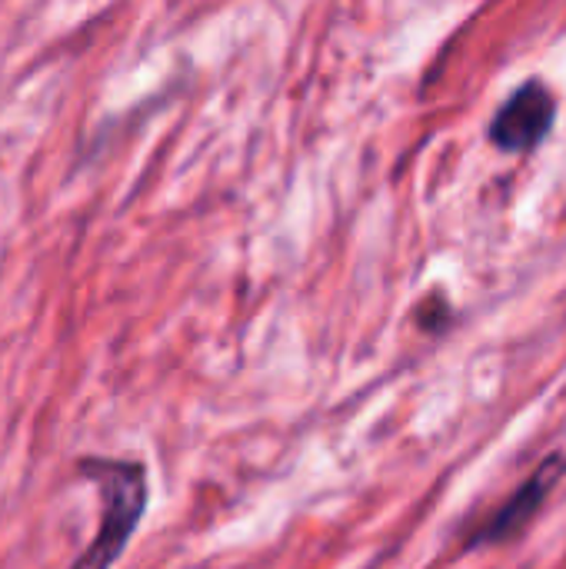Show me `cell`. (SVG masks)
<instances>
[{"instance_id": "obj_1", "label": "cell", "mask_w": 566, "mask_h": 569, "mask_svg": "<svg viewBox=\"0 0 566 569\" xmlns=\"http://www.w3.org/2000/svg\"><path fill=\"white\" fill-rule=\"evenodd\" d=\"M80 473L100 490V527L93 543L73 560L70 569H110L127 550L143 510H147V473L137 460L90 457Z\"/></svg>"}, {"instance_id": "obj_2", "label": "cell", "mask_w": 566, "mask_h": 569, "mask_svg": "<svg viewBox=\"0 0 566 569\" xmlns=\"http://www.w3.org/2000/svg\"><path fill=\"white\" fill-rule=\"evenodd\" d=\"M566 477V453H550L540 460V467L484 520L467 533V550L480 547H504L527 533V527L540 517L547 497L560 487Z\"/></svg>"}, {"instance_id": "obj_3", "label": "cell", "mask_w": 566, "mask_h": 569, "mask_svg": "<svg viewBox=\"0 0 566 569\" xmlns=\"http://www.w3.org/2000/svg\"><path fill=\"white\" fill-rule=\"evenodd\" d=\"M557 120V97L544 80H527L517 87L490 120V143L504 153L537 150Z\"/></svg>"}, {"instance_id": "obj_4", "label": "cell", "mask_w": 566, "mask_h": 569, "mask_svg": "<svg viewBox=\"0 0 566 569\" xmlns=\"http://www.w3.org/2000/svg\"><path fill=\"white\" fill-rule=\"evenodd\" d=\"M417 317H420V327H424V330H430V333L444 330L447 320H450V303H447V297L434 293V297L417 310Z\"/></svg>"}]
</instances>
